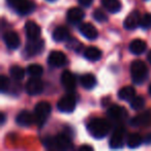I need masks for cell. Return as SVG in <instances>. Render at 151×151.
<instances>
[{
  "label": "cell",
  "mask_w": 151,
  "mask_h": 151,
  "mask_svg": "<svg viewBox=\"0 0 151 151\" xmlns=\"http://www.w3.org/2000/svg\"><path fill=\"white\" fill-rule=\"evenodd\" d=\"M45 147L51 150H69L73 149V143L67 134H61L56 137H48L42 140Z\"/></svg>",
  "instance_id": "6da1fadb"
},
{
  "label": "cell",
  "mask_w": 151,
  "mask_h": 151,
  "mask_svg": "<svg viewBox=\"0 0 151 151\" xmlns=\"http://www.w3.org/2000/svg\"><path fill=\"white\" fill-rule=\"evenodd\" d=\"M110 123L103 118H94L87 125L89 134L95 139H103L110 132Z\"/></svg>",
  "instance_id": "7a4b0ae2"
},
{
  "label": "cell",
  "mask_w": 151,
  "mask_h": 151,
  "mask_svg": "<svg viewBox=\"0 0 151 151\" xmlns=\"http://www.w3.org/2000/svg\"><path fill=\"white\" fill-rule=\"evenodd\" d=\"M130 73H132V80L134 84H143L148 77V68L146 63L142 60L134 61L130 65Z\"/></svg>",
  "instance_id": "3957f363"
},
{
  "label": "cell",
  "mask_w": 151,
  "mask_h": 151,
  "mask_svg": "<svg viewBox=\"0 0 151 151\" xmlns=\"http://www.w3.org/2000/svg\"><path fill=\"white\" fill-rule=\"evenodd\" d=\"M51 105L47 101H40L36 104L34 108V118H35V123L40 127H42L46 123L49 115L51 114Z\"/></svg>",
  "instance_id": "277c9868"
},
{
  "label": "cell",
  "mask_w": 151,
  "mask_h": 151,
  "mask_svg": "<svg viewBox=\"0 0 151 151\" xmlns=\"http://www.w3.org/2000/svg\"><path fill=\"white\" fill-rule=\"evenodd\" d=\"M9 5L22 16L29 15L35 9V5L30 0H6Z\"/></svg>",
  "instance_id": "5b68a950"
},
{
  "label": "cell",
  "mask_w": 151,
  "mask_h": 151,
  "mask_svg": "<svg viewBox=\"0 0 151 151\" xmlns=\"http://www.w3.org/2000/svg\"><path fill=\"white\" fill-rule=\"evenodd\" d=\"M76 106H77V101L71 94H66L57 104V108L62 113H71L76 109Z\"/></svg>",
  "instance_id": "8992f818"
},
{
  "label": "cell",
  "mask_w": 151,
  "mask_h": 151,
  "mask_svg": "<svg viewBox=\"0 0 151 151\" xmlns=\"http://www.w3.org/2000/svg\"><path fill=\"white\" fill-rule=\"evenodd\" d=\"M25 88L29 95H38L44 91V83L38 77H32L27 81Z\"/></svg>",
  "instance_id": "52a82bcc"
},
{
  "label": "cell",
  "mask_w": 151,
  "mask_h": 151,
  "mask_svg": "<svg viewBox=\"0 0 151 151\" xmlns=\"http://www.w3.org/2000/svg\"><path fill=\"white\" fill-rule=\"evenodd\" d=\"M124 137H125V128L120 126L116 128L110 138V147L113 149H118L123 147Z\"/></svg>",
  "instance_id": "ba28073f"
},
{
  "label": "cell",
  "mask_w": 151,
  "mask_h": 151,
  "mask_svg": "<svg viewBox=\"0 0 151 151\" xmlns=\"http://www.w3.org/2000/svg\"><path fill=\"white\" fill-rule=\"evenodd\" d=\"M61 84H62L63 88L68 92L73 91L76 89V86H77L75 75L69 70H64L61 75Z\"/></svg>",
  "instance_id": "9c48e42d"
},
{
  "label": "cell",
  "mask_w": 151,
  "mask_h": 151,
  "mask_svg": "<svg viewBox=\"0 0 151 151\" xmlns=\"http://www.w3.org/2000/svg\"><path fill=\"white\" fill-rule=\"evenodd\" d=\"M45 47V42L42 40H40V37L35 38V40H29L26 45V53L29 56H34L37 55L42 52V50Z\"/></svg>",
  "instance_id": "30bf717a"
},
{
  "label": "cell",
  "mask_w": 151,
  "mask_h": 151,
  "mask_svg": "<svg viewBox=\"0 0 151 151\" xmlns=\"http://www.w3.org/2000/svg\"><path fill=\"white\" fill-rule=\"evenodd\" d=\"M130 124L134 127L151 125V111H145L139 115L134 116L130 120Z\"/></svg>",
  "instance_id": "8fae6325"
},
{
  "label": "cell",
  "mask_w": 151,
  "mask_h": 151,
  "mask_svg": "<svg viewBox=\"0 0 151 151\" xmlns=\"http://www.w3.org/2000/svg\"><path fill=\"white\" fill-rule=\"evenodd\" d=\"M108 116L114 121H121L127 116V112L119 105H113L108 109Z\"/></svg>",
  "instance_id": "7c38bea8"
},
{
  "label": "cell",
  "mask_w": 151,
  "mask_h": 151,
  "mask_svg": "<svg viewBox=\"0 0 151 151\" xmlns=\"http://www.w3.org/2000/svg\"><path fill=\"white\" fill-rule=\"evenodd\" d=\"M48 63L53 67H61L66 63V56L60 51H53L48 57Z\"/></svg>",
  "instance_id": "4fadbf2b"
},
{
  "label": "cell",
  "mask_w": 151,
  "mask_h": 151,
  "mask_svg": "<svg viewBox=\"0 0 151 151\" xmlns=\"http://www.w3.org/2000/svg\"><path fill=\"white\" fill-rule=\"evenodd\" d=\"M141 20H142L141 14L138 11H134L126 17L123 25L127 30L136 29L139 25H141Z\"/></svg>",
  "instance_id": "5bb4252c"
},
{
  "label": "cell",
  "mask_w": 151,
  "mask_h": 151,
  "mask_svg": "<svg viewBox=\"0 0 151 151\" xmlns=\"http://www.w3.org/2000/svg\"><path fill=\"white\" fill-rule=\"evenodd\" d=\"M3 40H4L7 48L12 49V50H15V49L19 48L20 42H21L20 36L15 31H7L6 33H4Z\"/></svg>",
  "instance_id": "9a60e30c"
},
{
  "label": "cell",
  "mask_w": 151,
  "mask_h": 151,
  "mask_svg": "<svg viewBox=\"0 0 151 151\" xmlns=\"http://www.w3.org/2000/svg\"><path fill=\"white\" fill-rule=\"evenodd\" d=\"M79 30L80 32L85 36L86 38L88 40H95L99 35V32H97V29L90 23H83L80 25L79 27Z\"/></svg>",
  "instance_id": "2e32d148"
},
{
  "label": "cell",
  "mask_w": 151,
  "mask_h": 151,
  "mask_svg": "<svg viewBox=\"0 0 151 151\" xmlns=\"http://www.w3.org/2000/svg\"><path fill=\"white\" fill-rule=\"evenodd\" d=\"M16 121L21 126H29L33 122H35V118H34V114H31L30 112L24 110V111H21L18 114Z\"/></svg>",
  "instance_id": "e0dca14e"
},
{
  "label": "cell",
  "mask_w": 151,
  "mask_h": 151,
  "mask_svg": "<svg viewBox=\"0 0 151 151\" xmlns=\"http://www.w3.org/2000/svg\"><path fill=\"white\" fill-rule=\"evenodd\" d=\"M85 17V13L80 7H73L67 13V21L71 24L80 23Z\"/></svg>",
  "instance_id": "ac0fdd59"
},
{
  "label": "cell",
  "mask_w": 151,
  "mask_h": 151,
  "mask_svg": "<svg viewBox=\"0 0 151 151\" xmlns=\"http://www.w3.org/2000/svg\"><path fill=\"white\" fill-rule=\"evenodd\" d=\"M25 31L28 40H35L40 35V27L33 21H28L25 24Z\"/></svg>",
  "instance_id": "d6986e66"
},
{
  "label": "cell",
  "mask_w": 151,
  "mask_h": 151,
  "mask_svg": "<svg viewBox=\"0 0 151 151\" xmlns=\"http://www.w3.org/2000/svg\"><path fill=\"white\" fill-rule=\"evenodd\" d=\"M146 49H147L146 42H145L143 40H139V38H137V40H134L132 42H130V45H129L130 52L134 53V54H136V55L143 54V53L146 51Z\"/></svg>",
  "instance_id": "ffe728a7"
},
{
  "label": "cell",
  "mask_w": 151,
  "mask_h": 151,
  "mask_svg": "<svg viewBox=\"0 0 151 151\" xmlns=\"http://www.w3.org/2000/svg\"><path fill=\"white\" fill-rule=\"evenodd\" d=\"M68 38L70 37H69V31L67 28L60 26L53 31V40L55 42H66Z\"/></svg>",
  "instance_id": "44dd1931"
},
{
  "label": "cell",
  "mask_w": 151,
  "mask_h": 151,
  "mask_svg": "<svg viewBox=\"0 0 151 151\" xmlns=\"http://www.w3.org/2000/svg\"><path fill=\"white\" fill-rule=\"evenodd\" d=\"M136 96V90L132 86H126L123 87L118 92V97L122 101H130L134 97Z\"/></svg>",
  "instance_id": "7402d4cb"
},
{
  "label": "cell",
  "mask_w": 151,
  "mask_h": 151,
  "mask_svg": "<svg viewBox=\"0 0 151 151\" xmlns=\"http://www.w3.org/2000/svg\"><path fill=\"white\" fill-rule=\"evenodd\" d=\"M101 4L110 13H118L121 9L120 0H101Z\"/></svg>",
  "instance_id": "603a6c76"
},
{
  "label": "cell",
  "mask_w": 151,
  "mask_h": 151,
  "mask_svg": "<svg viewBox=\"0 0 151 151\" xmlns=\"http://www.w3.org/2000/svg\"><path fill=\"white\" fill-rule=\"evenodd\" d=\"M84 57L87 60L97 61L101 57V51L97 49L96 47H89L84 51Z\"/></svg>",
  "instance_id": "cb8c5ba5"
},
{
  "label": "cell",
  "mask_w": 151,
  "mask_h": 151,
  "mask_svg": "<svg viewBox=\"0 0 151 151\" xmlns=\"http://www.w3.org/2000/svg\"><path fill=\"white\" fill-rule=\"evenodd\" d=\"M81 84L85 89H92L96 85V79L92 73H85L81 78Z\"/></svg>",
  "instance_id": "d4e9b609"
},
{
  "label": "cell",
  "mask_w": 151,
  "mask_h": 151,
  "mask_svg": "<svg viewBox=\"0 0 151 151\" xmlns=\"http://www.w3.org/2000/svg\"><path fill=\"white\" fill-rule=\"evenodd\" d=\"M142 137L139 134H130L127 137V140H126V144L129 148H138L139 146H141V144L143 143Z\"/></svg>",
  "instance_id": "484cf974"
},
{
  "label": "cell",
  "mask_w": 151,
  "mask_h": 151,
  "mask_svg": "<svg viewBox=\"0 0 151 151\" xmlns=\"http://www.w3.org/2000/svg\"><path fill=\"white\" fill-rule=\"evenodd\" d=\"M27 73H29L31 77H40L44 73V68L40 64L34 63V64H30L27 67Z\"/></svg>",
  "instance_id": "4316f807"
},
{
  "label": "cell",
  "mask_w": 151,
  "mask_h": 151,
  "mask_svg": "<svg viewBox=\"0 0 151 151\" xmlns=\"http://www.w3.org/2000/svg\"><path fill=\"white\" fill-rule=\"evenodd\" d=\"M24 75H25V71L22 68L21 66H18V65H15L11 68V76L12 78L16 81H20L24 78Z\"/></svg>",
  "instance_id": "83f0119b"
},
{
  "label": "cell",
  "mask_w": 151,
  "mask_h": 151,
  "mask_svg": "<svg viewBox=\"0 0 151 151\" xmlns=\"http://www.w3.org/2000/svg\"><path fill=\"white\" fill-rule=\"evenodd\" d=\"M144 106H145V99L143 96H134L130 101V107H132V109L136 110V111L143 109Z\"/></svg>",
  "instance_id": "f1b7e54d"
},
{
  "label": "cell",
  "mask_w": 151,
  "mask_h": 151,
  "mask_svg": "<svg viewBox=\"0 0 151 151\" xmlns=\"http://www.w3.org/2000/svg\"><path fill=\"white\" fill-rule=\"evenodd\" d=\"M65 46L68 49H70V50L75 51V52H79V51H81V49H82V44H81L79 40H73V38H68V40H66V45H65Z\"/></svg>",
  "instance_id": "f546056e"
},
{
  "label": "cell",
  "mask_w": 151,
  "mask_h": 151,
  "mask_svg": "<svg viewBox=\"0 0 151 151\" xmlns=\"http://www.w3.org/2000/svg\"><path fill=\"white\" fill-rule=\"evenodd\" d=\"M9 88H11V81L5 76H1V78H0V89H1V92H7L9 90Z\"/></svg>",
  "instance_id": "4dcf8cb0"
},
{
  "label": "cell",
  "mask_w": 151,
  "mask_h": 151,
  "mask_svg": "<svg viewBox=\"0 0 151 151\" xmlns=\"http://www.w3.org/2000/svg\"><path fill=\"white\" fill-rule=\"evenodd\" d=\"M93 18H94L95 21L97 22H106L108 21V16L106 15V13L101 9H97L93 12Z\"/></svg>",
  "instance_id": "1f68e13d"
},
{
  "label": "cell",
  "mask_w": 151,
  "mask_h": 151,
  "mask_svg": "<svg viewBox=\"0 0 151 151\" xmlns=\"http://www.w3.org/2000/svg\"><path fill=\"white\" fill-rule=\"evenodd\" d=\"M141 26L144 29L151 27V14H145L141 20Z\"/></svg>",
  "instance_id": "d6a6232c"
},
{
  "label": "cell",
  "mask_w": 151,
  "mask_h": 151,
  "mask_svg": "<svg viewBox=\"0 0 151 151\" xmlns=\"http://www.w3.org/2000/svg\"><path fill=\"white\" fill-rule=\"evenodd\" d=\"M78 1L84 7H89L93 3V0H78Z\"/></svg>",
  "instance_id": "836d02e7"
},
{
  "label": "cell",
  "mask_w": 151,
  "mask_h": 151,
  "mask_svg": "<svg viewBox=\"0 0 151 151\" xmlns=\"http://www.w3.org/2000/svg\"><path fill=\"white\" fill-rule=\"evenodd\" d=\"M144 142L147 143V144H151V132H150V134H147L146 138L144 139Z\"/></svg>",
  "instance_id": "e575fe53"
},
{
  "label": "cell",
  "mask_w": 151,
  "mask_h": 151,
  "mask_svg": "<svg viewBox=\"0 0 151 151\" xmlns=\"http://www.w3.org/2000/svg\"><path fill=\"white\" fill-rule=\"evenodd\" d=\"M81 150H84V149H88V150H92V147L88 146V145H84V146H81L80 147Z\"/></svg>",
  "instance_id": "d590c367"
},
{
  "label": "cell",
  "mask_w": 151,
  "mask_h": 151,
  "mask_svg": "<svg viewBox=\"0 0 151 151\" xmlns=\"http://www.w3.org/2000/svg\"><path fill=\"white\" fill-rule=\"evenodd\" d=\"M5 121V115L4 113H1V124H3Z\"/></svg>",
  "instance_id": "8d00e7d4"
},
{
  "label": "cell",
  "mask_w": 151,
  "mask_h": 151,
  "mask_svg": "<svg viewBox=\"0 0 151 151\" xmlns=\"http://www.w3.org/2000/svg\"><path fill=\"white\" fill-rule=\"evenodd\" d=\"M147 58H148L149 62L151 63V51H150V52H149V54H148V56H147Z\"/></svg>",
  "instance_id": "74e56055"
},
{
  "label": "cell",
  "mask_w": 151,
  "mask_h": 151,
  "mask_svg": "<svg viewBox=\"0 0 151 151\" xmlns=\"http://www.w3.org/2000/svg\"><path fill=\"white\" fill-rule=\"evenodd\" d=\"M148 91H149V94L151 95V85L149 86V89H148Z\"/></svg>",
  "instance_id": "f35d334b"
},
{
  "label": "cell",
  "mask_w": 151,
  "mask_h": 151,
  "mask_svg": "<svg viewBox=\"0 0 151 151\" xmlns=\"http://www.w3.org/2000/svg\"><path fill=\"white\" fill-rule=\"evenodd\" d=\"M49 1H54V0H49Z\"/></svg>",
  "instance_id": "ab89813d"
}]
</instances>
